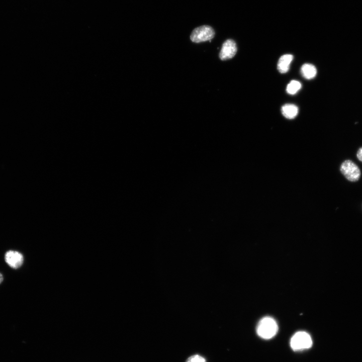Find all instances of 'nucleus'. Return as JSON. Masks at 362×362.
Masks as SVG:
<instances>
[{"label":"nucleus","mask_w":362,"mask_h":362,"mask_svg":"<svg viewBox=\"0 0 362 362\" xmlns=\"http://www.w3.org/2000/svg\"><path fill=\"white\" fill-rule=\"evenodd\" d=\"M278 330V326L275 320L270 317H265L258 322L256 332L262 338L269 339L274 337Z\"/></svg>","instance_id":"obj_1"},{"label":"nucleus","mask_w":362,"mask_h":362,"mask_svg":"<svg viewBox=\"0 0 362 362\" xmlns=\"http://www.w3.org/2000/svg\"><path fill=\"white\" fill-rule=\"evenodd\" d=\"M312 340L310 335L305 331L296 332L291 338L290 345L295 351L308 349L312 346Z\"/></svg>","instance_id":"obj_2"},{"label":"nucleus","mask_w":362,"mask_h":362,"mask_svg":"<svg viewBox=\"0 0 362 362\" xmlns=\"http://www.w3.org/2000/svg\"><path fill=\"white\" fill-rule=\"evenodd\" d=\"M340 170L343 175L350 182L357 181L361 175V172L358 166L349 159L344 160L341 163Z\"/></svg>","instance_id":"obj_3"},{"label":"nucleus","mask_w":362,"mask_h":362,"mask_svg":"<svg viewBox=\"0 0 362 362\" xmlns=\"http://www.w3.org/2000/svg\"><path fill=\"white\" fill-rule=\"evenodd\" d=\"M214 35V31L211 27L204 25L195 28L192 31L190 38L193 42L200 43L211 40Z\"/></svg>","instance_id":"obj_4"},{"label":"nucleus","mask_w":362,"mask_h":362,"mask_svg":"<svg viewBox=\"0 0 362 362\" xmlns=\"http://www.w3.org/2000/svg\"><path fill=\"white\" fill-rule=\"evenodd\" d=\"M4 259L7 264L15 269L21 267L24 261V257L22 253L14 250H9L6 251L5 253Z\"/></svg>","instance_id":"obj_5"},{"label":"nucleus","mask_w":362,"mask_h":362,"mask_svg":"<svg viewBox=\"0 0 362 362\" xmlns=\"http://www.w3.org/2000/svg\"><path fill=\"white\" fill-rule=\"evenodd\" d=\"M237 52V46L234 41L231 39L226 40L223 44L219 58L222 60L232 58Z\"/></svg>","instance_id":"obj_6"},{"label":"nucleus","mask_w":362,"mask_h":362,"mask_svg":"<svg viewBox=\"0 0 362 362\" xmlns=\"http://www.w3.org/2000/svg\"><path fill=\"white\" fill-rule=\"evenodd\" d=\"M293 59V56L287 54L281 56L278 62V69L280 73H285L288 71L290 65Z\"/></svg>","instance_id":"obj_7"},{"label":"nucleus","mask_w":362,"mask_h":362,"mask_svg":"<svg viewBox=\"0 0 362 362\" xmlns=\"http://www.w3.org/2000/svg\"><path fill=\"white\" fill-rule=\"evenodd\" d=\"M282 113L285 118L292 119L298 115V108L294 104H286L282 107Z\"/></svg>","instance_id":"obj_8"},{"label":"nucleus","mask_w":362,"mask_h":362,"mask_svg":"<svg viewBox=\"0 0 362 362\" xmlns=\"http://www.w3.org/2000/svg\"><path fill=\"white\" fill-rule=\"evenodd\" d=\"M301 72L305 78L311 79L316 76L317 70L314 65L309 63H306L302 66Z\"/></svg>","instance_id":"obj_9"},{"label":"nucleus","mask_w":362,"mask_h":362,"mask_svg":"<svg viewBox=\"0 0 362 362\" xmlns=\"http://www.w3.org/2000/svg\"><path fill=\"white\" fill-rule=\"evenodd\" d=\"M301 83L299 81L293 80L288 84L286 91L290 95H295L301 89Z\"/></svg>","instance_id":"obj_10"},{"label":"nucleus","mask_w":362,"mask_h":362,"mask_svg":"<svg viewBox=\"0 0 362 362\" xmlns=\"http://www.w3.org/2000/svg\"><path fill=\"white\" fill-rule=\"evenodd\" d=\"M186 362H206L204 357L198 354H195L190 356Z\"/></svg>","instance_id":"obj_11"},{"label":"nucleus","mask_w":362,"mask_h":362,"mask_svg":"<svg viewBox=\"0 0 362 362\" xmlns=\"http://www.w3.org/2000/svg\"><path fill=\"white\" fill-rule=\"evenodd\" d=\"M356 157L359 161L362 162V147L358 149L356 153Z\"/></svg>","instance_id":"obj_12"},{"label":"nucleus","mask_w":362,"mask_h":362,"mask_svg":"<svg viewBox=\"0 0 362 362\" xmlns=\"http://www.w3.org/2000/svg\"><path fill=\"white\" fill-rule=\"evenodd\" d=\"M4 281V276L2 273H0V285L3 283Z\"/></svg>","instance_id":"obj_13"}]
</instances>
